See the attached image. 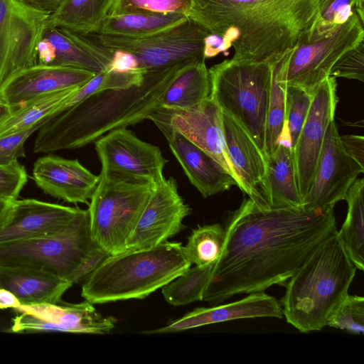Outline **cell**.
Instances as JSON below:
<instances>
[{
    "label": "cell",
    "instance_id": "cell-1",
    "mask_svg": "<svg viewBox=\"0 0 364 364\" xmlns=\"http://www.w3.org/2000/svg\"><path fill=\"white\" fill-rule=\"evenodd\" d=\"M224 228V248L203 298L212 306L283 285L337 230L333 208H262L250 198L228 214Z\"/></svg>",
    "mask_w": 364,
    "mask_h": 364
},
{
    "label": "cell",
    "instance_id": "cell-2",
    "mask_svg": "<svg viewBox=\"0 0 364 364\" xmlns=\"http://www.w3.org/2000/svg\"><path fill=\"white\" fill-rule=\"evenodd\" d=\"M320 0H193L188 18L218 36L232 59L274 61L306 41Z\"/></svg>",
    "mask_w": 364,
    "mask_h": 364
},
{
    "label": "cell",
    "instance_id": "cell-3",
    "mask_svg": "<svg viewBox=\"0 0 364 364\" xmlns=\"http://www.w3.org/2000/svg\"><path fill=\"white\" fill-rule=\"evenodd\" d=\"M181 63L147 73L139 86L97 92L55 114L38 129L33 151L48 154L81 148L112 130L147 119L161 107Z\"/></svg>",
    "mask_w": 364,
    "mask_h": 364
},
{
    "label": "cell",
    "instance_id": "cell-4",
    "mask_svg": "<svg viewBox=\"0 0 364 364\" xmlns=\"http://www.w3.org/2000/svg\"><path fill=\"white\" fill-rule=\"evenodd\" d=\"M356 269L335 231L283 284L279 303L287 322L305 333L326 326L331 312L348 294Z\"/></svg>",
    "mask_w": 364,
    "mask_h": 364
},
{
    "label": "cell",
    "instance_id": "cell-5",
    "mask_svg": "<svg viewBox=\"0 0 364 364\" xmlns=\"http://www.w3.org/2000/svg\"><path fill=\"white\" fill-rule=\"evenodd\" d=\"M191 265L181 242L127 250L109 255L82 283L81 296L93 304L144 299Z\"/></svg>",
    "mask_w": 364,
    "mask_h": 364
},
{
    "label": "cell",
    "instance_id": "cell-6",
    "mask_svg": "<svg viewBox=\"0 0 364 364\" xmlns=\"http://www.w3.org/2000/svg\"><path fill=\"white\" fill-rule=\"evenodd\" d=\"M156 187L144 176L101 170L87 209L91 235L108 255L127 250V244Z\"/></svg>",
    "mask_w": 364,
    "mask_h": 364
},
{
    "label": "cell",
    "instance_id": "cell-7",
    "mask_svg": "<svg viewBox=\"0 0 364 364\" xmlns=\"http://www.w3.org/2000/svg\"><path fill=\"white\" fill-rule=\"evenodd\" d=\"M280 58L269 62L230 58L208 69L210 97L222 113L232 119L248 134L264 156L273 66Z\"/></svg>",
    "mask_w": 364,
    "mask_h": 364
},
{
    "label": "cell",
    "instance_id": "cell-8",
    "mask_svg": "<svg viewBox=\"0 0 364 364\" xmlns=\"http://www.w3.org/2000/svg\"><path fill=\"white\" fill-rule=\"evenodd\" d=\"M98 247L87 210L66 228L43 236L0 243V265L42 271L74 284L86 259Z\"/></svg>",
    "mask_w": 364,
    "mask_h": 364
},
{
    "label": "cell",
    "instance_id": "cell-9",
    "mask_svg": "<svg viewBox=\"0 0 364 364\" xmlns=\"http://www.w3.org/2000/svg\"><path fill=\"white\" fill-rule=\"evenodd\" d=\"M210 33L189 18L181 23L142 38L92 33L87 36L112 51L131 53L146 73L204 58V41Z\"/></svg>",
    "mask_w": 364,
    "mask_h": 364
},
{
    "label": "cell",
    "instance_id": "cell-10",
    "mask_svg": "<svg viewBox=\"0 0 364 364\" xmlns=\"http://www.w3.org/2000/svg\"><path fill=\"white\" fill-rule=\"evenodd\" d=\"M364 21L356 12L330 35L312 43H301L292 53L287 70V85L313 95L334 64L349 50L364 41Z\"/></svg>",
    "mask_w": 364,
    "mask_h": 364
},
{
    "label": "cell",
    "instance_id": "cell-11",
    "mask_svg": "<svg viewBox=\"0 0 364 364\" xmlns=\"http://www.w3.org/2000/svg\"><path fill=\"white\" fill-rule=\"evenodd\" d=\"M50 14L26 0H0V87L16 73L37 63Z\"/></svg>",
    "mask_w": 364,
    "mask_h": 364
},
{
    "label": "cell",
    "instance_id": "cell-12",
    "mask_svg": "<svg viewBox=\"0 0 364 364\" xmlns=\"http://www.w3.org/2000/svg\"><path fill=\"white\" fill-rule=\"evenodd\" d=\"M364 168L346 151L334 120L326 129L323 143L310 188L303 199V208H333L347 193Z\"/></svg>",
    "mask_w": 364,
    "mask_h": 364
},
{
    "label": "cell",
    "instance_id": "cell-13",
    "mask_svg": "<svg viewBox=\"0 0 364 364\" xmlns=\"http://www.w3.org/2000/svg\"><path fill=\"white\" fill-rule=\"evenodd\" d=\"M147 119L156 127L166 126L178 131L218 161L235 178L225 140L223 114L210 96L191 109L160 107Z\"/></svg>",
    "mask_w": 364,
    "mask_h": 364
},
{
    "label": "cell",
    "instance_id": "cell-14",
    "mask_svg": "<svg viewBox=\"0 0 364 364\" xmlns=\"http://www.w3.org/2000/svg\"><path fill=\"white\" fill-rule=\"evenodd\" d=\"M191 213V208L178 193L176 179L162 178L156 183L127 241V250L154 247L168 241L185 228L183 221Z\"/></svg>",
    "mask_w": 364,
    "mask_h": 364
},
{
    "label": "cell",
    "instance_id": "cell-15",
    "mask_svg": "<svg viewBox=\"0 0 364 364\" xmlns=\"http://www.w3.org/2000/svg\"><path fill=\"white\" fill-rule=\"evenodd\" d=\"M336 87L333 76H328L316 87L292 153L302 200L310 188L328 125L334 120L338 101Z\"/></svg>",
    "mask_w": 364,
    "mask_h": 364
},
{
    "label": "cell",
    "instance_id": "cell-16",
    "mask_svg": "<svg viewBox=\"0 0 364 364\" xmlns=\"http://www.w3.org/2000/svg\"><path fill=\"white\" fill-rule=\"evenodd\" d=\"M102 170L144 176L155 183L168 162L160 149L139 139L127 127L112 130L95 142Z\"/></svg>",
    "mask_w": 364,
    "mask_h": 364
},
{
    "label": "cell",
    "instance_id": "cell-17",
    "mask_svg": "<svg viewBox=\"0 0 364 364\" xmlns=\"http://www.w3.org/2000/svg\"><path fill=\"white\" fill-rule=\"evenodd\" d=\"M222 114L226 147L237 186L259 208H271L264 154L237 123Z\"/></svg>",
    "mask_w": 364,
    "mask_h": 364
},
{
    "label": "cell",
    "instance_id": "cell-18",
    "mask_svg": "<svg viewBox=\"0 0 364 364\" xmlns=\"http://www.w3.org/2000/svg\"><path fill=\"white\" fill-rule=\"evenodd\" d=\"M114 51L87 36L46 24L38 46L37 63L72 67L95 74L107 69Z\"/></svg>",
    "mask_w": 364,
    "mask_h": 364
},
{
    "label": "cell",
    "instance_id": "cell-19",
    "mask_svg": "<svg viewBox=\"0 0 364 364\" xmlns=\"http://www.w3.org/2000/svg\"><path fill=\"white\" fill-rule=\"evenodd\" d=\"M36 199L11 201L0 223V243L46 235L69 225L82 212Z\"/></svg>",
    "mask_w": 364,
    "mask_h": 364
},
{
    "label": "cell",
    "instance_id": "cell-20",
    "mask_svg": "<svg viewBox=\"0 0 364 364\" xmlns=\"http://www.w3.org/2000/svg\"><path fill=\"white\" fill-rule=\"evenodd\" d=\"M95 75L83 69L36 63L16 73L0 87V100L14 109L32 99L80 87Z\"/></svg>",
    "mask_w": 364,
    "mask_h": 364
},
{
    "label": "cell",
    "instance_id": "cell-21",
    "mask_svg": "<svg viewBox=\"0 0 364 364\" xmlns=\"http://www.w3.org/2000/svg\"><path fill=\"white\" fill-rule=\"evenodd\" d=\"M32 176L44 193L70 203H87L99 181L77 159L46 156L34 163Z\"/></svg>",
    "mask_w": 364,
    "mask_h": 364
},
{
    "label": "cell",
    "instance_id": "cell-22",
    "mask_svg": "<svg viewBox=\"0 0 364 364\" xmlns=\"http://www.w3.org/2000/svg\"><path fill=\"white\" fill-rule=\"evenodd\" d=\"M264 317L282 318V310L275 297L259 291L229 304L196 308L164 327L140 333H176L232 320Z\"/></svg>",
    "mask_w": 364,
    "mask_h": 364
},
{
    "label": "cell",
    "instance_id": "cell-23",
    "mask_svg": "<svg viewBox=\"0 0 364 364\" xmlns=\"http://www.w3.org/2000/svg\"><path fill=\"white\" fill-rule=\"evenodd\" d=\"M157 127L166 137L188 181L203 198L237 186L233 176L218 161L178 131L166 126Z\"/></svg>",
    "mask_w": 364,
    "mask_h": 364
},
{
    "label": "cell",
    "instance_id": "cell-24",
    "mask_svg": "<svg viewBox=\"0 0 364 364\" xmlns=\"http://www.w3.org/2000/svg\"><path fill=\"white\" fill-rule=\"evenodd\" d=\"M38 304L21 305L14 309L28 312L59 326L63 332L105 334L116 326L114 316H103L94 304L85 300L78 304Z\"/></svg>",
    "mask_w": 364,
    "mask_h": 364
},
{
    "label": "cell",
    "instance_id": "cell-25",
    "mask_svg": "<svg viewBox=\"0 0 364 364\" xmlns=\"http://www.w3.org/2000/svg\"><path fill=\"white\" fill-rule=\"evenodd\" d=\"M70 282L30 268L0 265V288L11 291L21 305L59 304Z\"/></svg>",
    "mask_w": 364,
    "mask_h": 364
},
{
    "label": "cell",
    "instance_id": "cell-26",
    "mask_svg": "<svg viewBox=\"0 0 364 364\" xmlns=\"http://www.w3.org/2000/svg\"><path fill=\"white\" fill-rule=\"evenodd\" d=\"M210 95V82L205 59L182 63L161 100V107L191 109Z\"/></svg>",
    "mask_w": 364,
    "mask_h": 364
},
{
    "label": "cell",
    "instance_id": "cell-27",
    "mask_svg": "<svg viewBox=\"0 0 364 364\" xmlns=\"http://www.w3.org/2000/svg\"><path fill=\"white\" fill-rule=\"evenodd\" d=\"M271 208H303L294 160L291 149L281 144L265 157Z\"/></svg>",
    "mask_w": 364,
    "mask_h": 364
},
{
    "label": "cell",
    "instance_id": "cell-28",
    "mask_svg": "<svg viewBox=\"0 0 364 364\" xmlns=\"http://www.w3.org/2000/svg\"><path fill=\"white\" fill-rule=\"evenodd\" d=\"M188 18L183 14L134 13L107 15L97 33L129 38L154 36Z\"/></svg>",
    "mask_w": 364,
    "mask_h": 364
},
{
    "label": "cell",
    "instance_id": "cell-29",
    "mask_svg": "<svg viewBox=\"0 0 364 364\" xmlns=\"http://www.w3.org/2000/svg\"><path fill=\"white\" fill-rule=\"evenodd\" d=\"M296 47L286 52L273 66L265 127V157L272 154L281 144L287 146L286 136V75L290 57Z\"/></svg>",
    "mask_w": 364,
    "mask_h": 364
},
{
    "label": "cell",
    "instance_id": "cell-30",
    "mask_svg": "<svg viewBox=\"0 0 364 364\" xmlns=\"http://www.w3.org/2000/svg\"><path fill=\"white\" fill-rule=\"evenodd\" d=\"M110 3L111 0H62L46 23L83 36L97 33Z\"/></svg>",
    "mask_w": 364,
    "mask_h": 364
},
{
    "label": "cell",
    "instance_id": "cell-31",
    "mask_svg": "<svg viewBox=\"0 0 364 364\" xmlns=\"http://www.w3.org/2000/svg\"><path fill=\"white\" fill-rule=\"evenodd\" d=\"M79 87L47 94L15 107L0 123V137L27 129L46 117L63 111L65 104Z\"/></svg>",
    "mask_w": 364,
    "mask_h": 364
},
{
    "label": "cell",
    "instance_id": "cell-32",
    "mask_svg": "<svg viewBox=\"0 0 364 364\" xmlns=\"http://www.w3.org/2000/svg\"><path fill=\"white\" fill-rule=\"evenodd\" d=\"M345 200L348 203L346 220L338 236L355 267L364 269V178L356 179Z\"/></svg>",
    "mask_w": 364,
    "mask_h": 364
},
{
    "label": "cell",
    "instance_id": "cell-33",
    "mask_svg": "<svg viewBox=\"0 0 364 364\" xmlns=\"http://www.w3.org/2000/svg\"><path fill=\"white\" fill-rule=\"evenodd\" d=\"M226 232L220 223L198 225L192 230L183 246L191 264L202 266L216 263L225 245Z\"/></svg>",
    "mask_w": 364,
    "mask_h": 364
},
{
    "label": "cell",
    "instance_id": "cell-34",
    "mask_svg": "<svg viewBox=\"0 0 364 364\" xmlns=\"http://www.w3.org/2000/svg\"><path fill=\"white\" fill-rule=\"evenodd\" d=\"M215 264L188 267L161 288L165 300L174 306L203 301V294Z\"/></svg>",
    "mask_w": 364,
    "mask_h": 364
},
{
    "label": "cell",
    "instance_id": "cell-35",
    "mask_svg": "<svg viewBox=\"0 0 364 364\" xmlns=\"http://www.w3.org/2000/svg\"><path fill=\"white\" fill-rule=\"evenodd\" d=\"M364 0H320L319 16L304 43H312L331 34L356 12L364 21Z\"/></svg>",
    "mask_w": 364,
    "mask_h": 364
},
{
    "label": "cell",
    "instance_id": "cell-36",
    "mask_svg": "<svg viewBox=\"0 0 364 364\" xmlns=\"http://www.w3.org/2000/svg\"><path fill=\"white\" fill-rule=\"evenodd\" d=\"M312 95L301 88L287 85L286 136L292 153L306 119Z\"/></svg>",
    "mask_w": 364,
    "mask_h": 364
},
{
    "label": "cell",
    "instance_id": "cell-37",
    "mask_svg": "<svg viewBox=\"0 0 364 364\" xmlns=\"http://www.w3.org/2000/svg\"><path fill=\"white\" fill-rule=\"evenodd\" d=\"M193 2V0H111L107 15L177 13L188 17Z\"/></svg>",
    "mask_w": 364,
    "mask_h": 364
},
{
    "label": "cell",
    "instance_id": "cell-38",
    "mask_svg": "<svg viewBox=\"0 0 364 364\" xmlns=\"http://www.w3.org/2000/svg\"><path fill=\"white\" fill-rule=\"evenodd\" d=\"M327 326L356 335L363 334V296L348 294L331 312Z\"/></svg>",
    "mask_w": 364,
    "mask_h": 364
},
{
    "label": "cell",
    "instance_id": "cell-39",
    "mask_svg": "<svg viewBox=\"0 0 364 364\" xmlns=\"http://www.w3.org/2000/svg\"><path fill=\"white\" fill-rule=\"evenodd\" d=\"M53 116L46 117L27 129L1 136L0 165H8L25 157L24 144L26 139Z\"/></svg>",
    "mask_w": 364,
    "mask_h": 364
},
{
    "label": "cell",
    "instance_id": "cell-40",
    "mask_svg": "<svg viewBox=\"0 0 364 364\" xmlns=\"http://www.w3.org/2000/svg\"><path fill=\"white\" fill-rule=\"evenodd\" d=\"M27 182V173L18 161L0 165V199L13 201Z\"/></svg>",
    "mask_w": 364,
    "mask_h": 364
},
{
    "label": "cell",
    "instance_id": "cell-41",
    "mask_svg": "<svg viewBox=\"0 0 364 364\" xmlns=\"http://www.w3.org/2000/svg\"><path fill=\"white\" fill-rule=\"evenodd\" d=\"M330 76L364 81V41L339 58L331 68Z\"/></svg>",
    "mask_w": 364,
    "mask_h": 364
},
{
    "label": "cell",
    "instance_id": "cell-42",
    "mask_svg": "<svg viewBox=\"0 0 364 364\" xmlns=\"http://www.w3.org/2000/svg\"><path fill=\"white\" fill-rule=\"evenodd\" d=\"M13 319L11 331L14 333L36 332V331H58L63 332L58 325L49 322L28 312H20Z\"/></svg>",
    "mask_w": 364,
    "mask_h": 364
},
{
    "label": "cell",
    "instance_id": "cell-43",
    "mask_svg": "<svg viewBox=\"0 0 364 364\" xmlns=\"http://www.w3.org/2000/svg\"><path fill=\"white\" fill-rule=\"evenodd\" d=\"M107 70L117 73H132L142 69L139 67L136 59L131 53L114 50Z\"/></svg>",
    "mask_w": 364,
    "mask_h": 364
},
{
    "label": "cell",
    "instance_id": "cell-44",
    "mask_svg": "<svg viewBox=\"0 0 364 364\" xmlns=\"http://www.w3.org/2000/svg\"><path fill=\"white\" fill-rule=\"evenodd\" d=\"M346 151L360 166L364 168V138L361 135L346 134L340 136Z\"/></svg>",
    "mask_w": 364,
    "mask_h": 364
},
{
    "label": "cell",
    "instance_id": "cell-45",
    "mask_svg": "<svg viewBox=\"0 0 364 364\" xmlns=\"http://www.w3.org/2000/svg\"><path fill=\"white\" fill-rule=\"evenodd\" d=\"M223 39L218 36L209 33L204 41V58L215 57L221 52L226 51Z\"/></svg>",
    "mask_w": 364,
    "mask_h": 364
},
{
    "label": "cell",
    "instance_id": "cell-46",
    "mask_svg": "<svg viewBox=\"0 0 364 364\" xmlns=\"http://www.w3.org/2000/svg\"><path fill=\"white\" fill-rule=\"evenodd\" d=\"M21 306L18 299L9 290L0 288V309H16Z\"/></svg>",
    "mask_w": 364,
    "mask_h": 364
},
{
    "label": "cell",
    "instance_id": "cell-47",
    "mask_svg": "<svg viewBox=\"0 0 364 364\" xmlns=\"http://www.w3.org/2000/svg\"><path fill=\"white\" fill-rule=\"evenodd\" d=\"M33 7L49 13L55 11L62 0H26Z\"/></svg>",
    "mask_w": 364,
    "mask_h": 364
},
{
    "label": "cell",
    "instance_id": "cell-48",
    "mask_svg": "<svg viewBox=\"0 0 364 364\" xmlns=\"http://www.w3.org/2000/svg\"><path fill=\"white\" fill-rule=\"evenodd\" d=\"M12 111L13 109L11 106L0 100V123L6 118Z\"/></svg>",
    "mask_w": 364,
    "mask_h": 364
},
{
    "label": "cell",
    "instance_id": "cell-49",
    "mask_svg": "<svg viewBox=\"0 0 364 364\" xmlns=\"http://www.w3.org/2000/svg\"><path fill=\"white\" fill-rule=\"evenodd\" d=\"M11 201L0 199V223L2 221Z\"/></svg>",
    "mask_w": 364,
    "mask_h": 364
}]
</instances>
